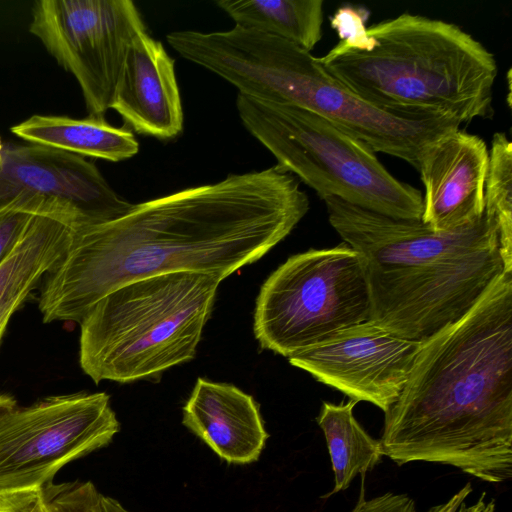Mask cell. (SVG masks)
Instances as JSON below:
<instances>
[{
  "instance_id": "obj_3",
  "label": "cell",
  "mask_w": 512,
  "mask_h": 512,
  "mask_svg": "<svg viewBox=\"0 0 512 512\" xmlns=\"http://www.w3.org/2000/svg\"><path fill=\"white\" fill-rule=\"evenodd\" d=\"M323 201L331 226L364 259L370 320L401 338L426 341L512 272L498 224L485 211L466 227L439 232L421 219L382 215L336 197Z\"/></svg>"
},
{
  "instance_id": "obj_16",
  "label": "cell",
  "mask_w": 512,
  "mask_h": 512,
  "mask_svg": "<svg viewBox=\"0 0 512 512\" xmlns=\"http://www.w3.org/2000/svg\"><path fill=\"white\" fill-rule=\"evenodd\" d=\"M82 225L67 205L47 200L0 264V306L27 298L63 260L74 229Z\"/></svg>"
},
{
  "instance_id": "obj_15",
  "label": "cell",
  "mask_w": 512,
  "mask_h": 512,
  "mask_svg": "<svg viewBox=\"0 0 512 512\" xmlns=\"http://www.w3.org/2000/svg\"><path fill=\"white\" fill-rule=\"evenodd\" d=\"M182 414L183 425L230 464L257 461L269 438L258 403L232 384L199 377Z\"/></svg>"
},
{
  "instance_id": "obj_1",
  "label": "cell",
  "mask_w": 512,
  "mask_h": 512,
  "mask_svg": "<svg viewBox=\"0 0 512 512\" xmlns=\"http://www.w3.org/2000/svg\"><path fill=\"white\" fill-rule=\"evenodd\" d=\"M308 210L298 178L276 164L77 226L62 262L41 282L43 322L79 323L112 290L150 276L190 271L225 279L260 260Z\"/></svg>"
},
{
  "instance_id": "obj_2",
  "label": "cell",
  "mask_w": 512,
  "mask_h": 512,
  "mask_svg": "<svg viewBox=\"0 0 512 512\" xmlns=\"http://www.w3.org/2000/svg\"><path fill=\"white\" fill-rule=\"evenodd\" d=\"M384 414L380 441L398 466L449 465L489 483L512 478V272L422 342Z\"/></svg>"
},
{
  "instance_id": "obj_23",
  "label": "cell",
  "mask_w": 512,
  "mask_h": 512,
  "mask_svg": "<svg viewBox=\"0 0 512 512\" xmlns=\"http://www.w3.org/2000/svg\"><path fill=\"white\" fill-rule=\"evenodd\" d=\"M351 512H416V504L407 494L392 492L366 500L362 484L358 501Z\"/></svg>"
},
{
  "instance_id": "obj_28",
  "label": "cell",
  "mask_w": 512,
  "mask_h": 512,
  "mask_svg": "<svg viewBox=\"0 0 512 512\" xmlns=\"http://www.w3.org/2000/svg\"><path fill=\"white\" fill-rule=\"evenodd\" d=\"M102 503L105 512H129L122 506V504L118 500L112 497L103 495Z\"/></svg>"
},
{
  "instance_id": "obj_21",
  "label": "cell",
  "mask_w": 512,
  "mask_h": 512,
  "mask_svg": "<svg viewBox=\"0 0 512 512\" xmlns=\"http://www.w3.org/2000/svg\"><path fill=\"white\" fill-rule=\"evenodd\" d=\"M484 207L496 220L502 249L512 260V143L503 132H496L491 140Z\"/></svg>"
},
{
  "instance_id": "obj_11",
  "label": "cell",
  "mask_w": 512,
  "mask_h": 512,
  "mask_svg": "<svg viewBox=\"0 0 512 512\" xmlns=\"http://www.w3.org/2000/svg\"><path fill=\"white\" fill-rule=\"evenodd\" d=\"M421 344L368 320L335 332L288 360L351 400L369 402L386 413L397 401Z\"/></svg>"
},
{
  "instance_id": "obj_25",
  "label": "cell",
  "mask_w": 512,
  "mask_h": 512,
  "mask_svg": "<svg viewBox=\"0 0 512 512\" xmlns=\"http://www.w3.org/2000/svg\"><path fill=\"white\" fill-rule=\"evenodd\" d=\"M27 298H19L0 306V344L12 315L19 309Z\"/></svg>"
},
{
  "instance_id": "obj_4",
  "label": "cell",
  "mask_w": 512,
  "mask_h": 512,
  "mask_svg": "<svg viewBox=\"0 0 512 512\" xmlns=\"http://www.w3.org/2000/svg\"><path fill=\"white\" fill-rule=\"evenodd\" d=\"M367 10L331 18L340 41L317 57L365 101L387 110L435 112L461 124L493 114L494 54L456 24L402 13L366 26Z\"/></svg>"
},
{
  "instance_id": "obj_6",
  "label": "cell",
  "mask_w": 512,
  "mask_h": 512,
  "mask_svg": "<svg viewBox=\"0 0 512 512\" xmlns=\"http://www.w3.org/2000/svg\"><path fill=\"white\" fill-rule=\"evenodd\" d=\"M245 128L277 159V165L323 200L400 219H421L422 193L393 176L376 152L348 131L309 110L252 99L238 93Z\"/></svg>"
},
{
  "instance_id": "obj_14",
  "label": "cell",
  "mask_w": 512,
  "mask_h": 512,
  "mask_svg": "<svg viewBox=\"0 0 512 512\" xmlns=\"http://www.w3.org/2000/svg\"><path fill=\"white\" fill-rule=\"evenodd\" d=\"M112 109L135 132L161 140L183 129V109L174 59L147 30L133 40Z\"/></svg>"
},
{
  "instance_id": "obj_17",
  "label": "cell",
  "mask_w": 512,
  "mask_h": 512,
  "mask_svg": "<svg viewBox=\"0 0 512 512\" xmlns=\"http://www.w3.org/2000/svg\"><path fill=\"white\" fill-rule=\"evenodd\" d=\"M11 131L32 144L112 162L129 159L139 150V143L129 129L92 116L75 119L34 115L11 127Z\"/></svg>"
},
{
  "instance_id": "obj_22",
  "label": "cell",
  "mask_w": 512,
  "mask_h": 512,
  "mask_svg": "<svg viewBox=\"0 0 512 512\" xmlns=\"http://www.w3.org/2000/svg\"><path fill=\"white\" fill-rule=\"evenodd\" d=\"M45 201L47 200L18 201L0 210V264L14 249L31 218Z\"/></svg>"
},
{
  "instance_id": "obj_12",
  "label": "cell",
  "mask_w": 512,
  "mask_h": 512,
  "mask_svg": "<svg viewBox=\"0 0 512 512\" xmlns=\"http://www.w3.org/2000/svg\"><path fill=\"white\" fill-rule=\"evenodd\" d=\"M30 199L65 204L83 225L117 219L133 205L119 196L98 168L82 156L32 143L4 145L0 210Z\"/></svg>"
},
{
  "instance_id": "obj_19",
  "label": "cell",
  "mask_w": 512,
  "mask_h": 512,
  "mask_svg": "<svg viewBox=\"0 0 512 512\" xmlns=\"http://www.w3.org/2000/svg\"><path fill=\"white\" fill-rule=\"evenodd\" d=\"M237 26L276 36L310 52L323 35V0H218Z\"/></svg>"
},
{
  "instance_id": "obj_7",
  "label": "cell",
  "mask_w": 512,
  "mask_h": 512,
  "mask_svg": "<svg viewBox=\"0 0 512 512\" xmlns=\"http://www.w3.org/2000/svg\"><path fill=\"white\" fill-rule=\"evenodd\" d=\"M253 98L318 114L370 146L418 170L427 148L461 123L449 115L377 107L329 74L313 56L271 36L253 54L247 71Z\"/></svg>"
},
{
  "instance_id": "obj_10",
  "label": "cell",
  "mask_w": 512,
  "mask_h": 512,
  "mask_svg": "<svg viewBox=\"0 0 512 512\" xmlns=\"http://www.w3.org/2000/svg\"><path fill=\"white\" fill-rule=\"evenodd\" d=\"M146 30L131 0H40L30 32L79 83L89 116L112 109L129 48Z\"/></svg>"
},
{
  "instance_id": "obj_5",
  "label": "cell",
  "mask_w": 512,
  "mask_h": 512,
  "mask_svg": "<svg viewBox=\"0 0 512 512\" xmlns=\"http://www.w3.org/2000/svg\"><path fill=\"white\" fill-rule=\"evenodd\" d=\"M216 274L174 272L112 290L79 322V364L95 384L154 379L191 361L211 317Z\"/></svg>"
},
{
  "instance_id": "obj_20",
  "label": "cell",
  "mask_w": 512,
  "mask_h": 512,
  "mask_svg": "<svg viewBox=\"0 0 512 512\" xmlns=\"http://www.w3.org/2000/svg\"><path fill=\"white\" fill-rule=\"evenodd\" d=\"M91 481L74 480L0 492V512H105Z\"/></svg>"
},
{
  "instance_id": "obj_26",
  "label": "cell",
  "mask_w": 512,
  "mask_h": 512,
  "mask_svg": "<svg viewBox=\"0 0 512 512\" xmlns=\"http://www.w3.org/2000/svg\"><path fill=\"white\" fill-rule=\"evenodd\" d=\"M496 503L494 499H487L486 492H483L475 503L467 506L463 502L456 512H495Z\"/></svg>"
},
{
  "instance_id": "obj_18",
  "label": "cell",
  "mask_w": 512,
  "mask_h": 512,
  "mask_svg": "<svg viewBox=\"0 0 512 512\" xmlns=\"http://www.w3.org/2000/svg\"><path fill=\"white\" fill-rule=\"evenodd\" d=\"M357 403L351 399L340 404L323 402L316 418L334 474V487L322 498L346 490L357 475L365 476L385 456L380 439L369 435L356 420L353 411Z\"/></svg>"
},
{
  "instance_id": "obj_8",
  "label": "cell",
  "mask_w": 512,
  "mask_h": 512,
  "mask_svg": "<svg viewBox=\"0 0 512 512\" xmlns=\"http://www.w3.org/2000/svg\"><path fill=\"white\" fill-rule=\"evenodd\" d=\"M371 318L363 257L346 243L289 257L261 286L253 331L260 347L289 357Z\"/></svg>"
},
{
  "instance_id": "obj_24",
  "label": "cell",
  "mask_w": 512,
  "mask_h": 512,
  "mask_svg": "<svg viewBox=\"0 0 512 512\" xmlns=\"http://www.w3.org/2000/svg\"><path fill=\"white\" fill-rule=\"evenodd\" d=\"M472 491V485L470 482H468L450 499H448V501L430 508L427 512H456L459 506L465 502V499L470 495Z\"/></svg>"
},
{
  "instance_id": "obj_27",
  "label": "cell",
  "mask_w": 512,
  "mask_h": 512,
  "mask_svg": "<svg viewBox=\"0 0 512 512\" xmlns=\"http://www.w3.org/2000/svg\"><path fill=\"white\" fill-rule=\"evenodd\" d=\"M16 407L17 401L11 394L0 392V418Z\"/></svg>"
},
{
  "instance_id": "obj_9",
  "label": "cell",
  "mask_w": 512,
  "mask_h": 512,
  "mask_svg": "<svg viewBox=\"0 0 512 512\" xmlns=\"http://www.w3.org/2000/svg\"><path fill=\"white\" fill-rule=\"evenodd\" d=\"M120 422L105 392L48 396L0 418V492L37 488L107 446Z\"/></svg>"
},
{
  "instance_id": "obj_13",
  "label": "cell",
  "mask_w": 512,
  "mask_h": 512,
  "mask_svg": "<svg viewBox=\"0 0 512 512\" xmlns=\"http://www.w3.org/2000/svg\"><path fill=\"white\" fill-rule=\"evenodd\" d=\"M488 162L485 141L460 128L432 143L417 170L424 186L421 220L439 232L479 220L485 211Z\"/></svg>"
},
{
  "instance_id": "obj_29",
  "label": "cell",
  "mask_w": 512,
  "mask_h": 512,
  "mask_svg": "<svg viewBox=\"0 0 512 512\" xmlns=\"http://www.w3.org/2000/svg\"><path fill=\"white\" fill-rule=\"evenodd\" d=\"M3 148H4V145L2 144L1 139H0V162H1V159H2Z\"/></svg>"
}]
</instances>
